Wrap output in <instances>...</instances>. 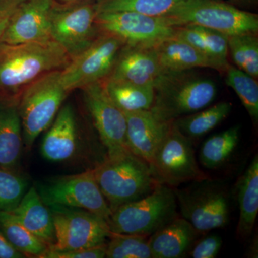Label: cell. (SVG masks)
I'll use <instances>...</instances> for the list:
<instances>
[{
  "label": "cell",
  "mask_w": 258,
  "mask_h": 258,
  "mask_svg": "<svg viewBox=\"0 0 258 258\" xmlns=\"http://www.w3.org/2000/svg\"><path fill=\"white\" fill-rule=\"evenodd\" d=\"M71 58L53 39L9 45L0 42V92L16 98L44 75L62 71Z\"/></svg>",
  "instance_id": "6da1fadb"
},
{
  "label": "cell",
  "mask_w": 258,
  "mask_h": 258,
  "mask_svg": "<svg viewBox=\"0 0 258 258\" xmlns=\"http://www.w3.org/2000/svg\"><path fill=\"white\" fill-rule=\"evenodd\" d=\"M150 111L159 119L170 123L210 106L217 96L216 84L192 70L162 71L154 85Z\"/></svg>",
  "instance_id": "7a4b0ae2"
},
{
  "label": "cell",
  "mask_w": 258,
  "mask_h": 258,
  "mask_svg": "<svg viewBox=\"0 0 258 258\" xmlns=\"http://www.w3.org/2000/svg\"><path fill=\"white\" fill-rule=\"evenodd\" d=\"M93 171L112 212L145 198L159 184L153 178L147 161L131 151L106 157Z\"/></svg>",
  "instance_id": "3957f363"
},
{
  "label": "cell",
  "mask_w": 258,
  "mask_h": 258,
  "mask_svg": "<svg viewBox=\"0 0 258 258\" xmlns=\"http://www.w3.org/2000/svg\"><path fill=\"white\" fill-rule=\"evenodd\" d=\"M174 188L157 184L152 192L112 212L108 222L112 233L149 236L178 217Z\"/></svg>",
  "instance_id": "277c9868"
},
{
  "label": "cell",
  "mask_w": 258,
  "mask_h": 258,
  "mask_svg": "<svg viewBox=\"0 0 258 258\" xmlns=\"http://www.w3.org/2000/svg\"><path fill=\"white\" fill-rule=\"evenodd\" d=\"M174 189L181 217L200 234L228 225L230 195L227 184L221 180L209 177Z\"/></svg>",
  "instance_id": "5b68a950"
},
{
  "label": "cell",
  "mask_w": 258,
  "mask_h": 258,
  "mask_svg": "<svg viewBox=\"0 0 258 258\" xmlns=\"http://www.w3.org/2000/svg\"><path fill=\"white\" fill-rule=\"evenodd\" d=\"M69 93L61 82V71L44 75L21 93L17 108L25 147L30 149L39 135L52 124Z\"/></svg>",
  "instance_id": "8992f818"
},
{
  "label": "cell",
  "mask_w": 258,
  "mask_h": 258,
  "mask_svg": "<svg viewBox=\"0 0 258 258\" xmlns=\"http://www.w3.org/2000/svg\"><path fill=\"white\" fill-rule=\"evenodd\" d=\"M162 17L171 26L198 25L227 36L258 30L257 15L221 0H184Z\"/></svg>",
  "instance_id": "52a82bcc"
},
{
  "label": "cell",
  "mask_w": 258,
  "mask_h": 258,
  "mask_svg": "<svg viewBox=\"0 0 258 258\" xmlns=\"http://www.w3.org/2000/svg\"><path fill=\"white\" fill-rule=\"evenodd\" d=\"M149 165L157 184L172 188L209 178L199 166L192 141L180 132L174 121Z\"/></svg>",
  "instance_id": "ba28073f"
},
{
  "label": "cell",
  "mask_w": 258,
  "mask_h": 258,
  "mask_svg": "<svg viewBox=\"0 0 258 258\" xmlns=\"http://www.w3.org/2000/svg\"><path fill=\"white\" fill-rule=\"evenodd\" d=\"M96 0L62 3L54 1L51 14V37L71 60L82 53L100 35L96 23Z\"/></svg>",
  "instance_id": "9c48e42d"
},
{
  "label": "cell",
  "mask_w": 258,
  "mask_h": 258,
  "mask_svg": "<svg viewBox=\"0 0 258 258\" xmlns=\"http://www.w3.org/2000/svg\"><path fill=\"white\" fill-rule=\"evenodd\" d=\"M36 189L47 206L81 209L101 217L107 223L109 221L112 211L98 186L93 169L55 178L37 185Z\"/></svg>",
  "instance_id": "30bf717a"
},
{
  "label": "cell",
  "mask_w": 258,
  "mask_h": 258,
  "mask_svg": "<svg viewBox=\"0 0 258 258\" xmlns=\"http://www.w3.org/2000/svg\"><path fill=\"white\" fill-rule=\"evenodd\" d=\"M55 227V243L48 250L71 251L106 243L111 232L101 217L81 210L60 205L47 206Z\"/></svg>",
  "instance_id": "8fae6325"
},
{
  "label": "cell",
  "mask_w": 258,
  "mask_h": 258,
  "mask_svg": "<svg viewBox=\"0 0 258 258\" xmlns=\"http://www.w3.org/2000/svg\"><path fill=\"white\" fill-rule=\"evenodd\" d=\"M124 42L113 34L102 32L82 53L61 71V82L69 93L104 81L109 76Z\"/></svg>",
  "instance_id": "7c38bea8"
},
{
  "label": "cell",
  "mask_w": 258,
  "mask_h": 258,
  "mask_svg": "<svg viewBox=\"0 0 258 258\" xmlns=\"http://www.w3.org/2000/svg\"><path fill=\"white\" fill-rule=\"evenodd\" d=\"M96 23L101 31L119 37L125 45L137 47H157L174 37L176 30L163 17L134 12L98 13Z\"/></svg>",
  "instance_id": "4fadbf2b"
},
{
  "label": "cell",
  "mask_w": 258,
  "mask_h": 258,
  "mask_svg": "<svg viewBox=\"0 0 258 258\" xmlns=\"http://www.w3.org/2000/svg\"><path fill=\"white\" fill-rule=\"evenodd\" d=\"M83 98L107 157L130 151L127 145L124 113L110 99L103 81L83 88Z\"/></svg>",
  "instance_id": "5bb4252c"
},
{
  "label": "cell",
  "mask_w": 258,
  "mask_h": 258,
  "mask_svg": "<svg viewBox=\"0 0 258 258\" xmlns=\"http://www.w3.org/2000/svg\"><path fill=\"white\" fill-rule=\"evenodd\" d=\"M53 0H23L10 19L1 43L9 45L43 41L51 37Z\"/></svg>",
  "instance_id": "9a60e30c"
},
{
  "label": "cell",
  "mask_w": 258,
  "mask_h": 258,
  "mask_svg": "<svg viewBox=\"0 0 258 258\" xmlns=\"http://www.w3.org/2000/svg\"><path fill=\"white\" fill-rule=\"evenodd\" d=\"M162 73L156 47L123 45L105 80L153 86Z\"/></svg>",
  "instance_id": "2e32d148"
},
{
  "label": "cell",
  "mask_w": 258,
  "mask_h": 258,
  "mask_svg": "<svg viewBox=\"0 0 258 258\" xmlns=\"http://www.w3.org/2000/svg\"><path fill=\"white\" fill-rule=\"evenodd\" d=\"M124 114L128 149L149 164L167 133L171 122L159 119L150 110Z\"/></svg>",
  "instance_id": "e0dca14e"
},
{
  "label": "cell",
  "mask_w": 258,
  "mask_h": 258,
  "mask_svg": "<svg viewBox=\"0 0 258 258\" xmlns=\"http://www.w3.org/2000/svg\"><path fill=\"white\" fill-rule=\"evenodd\" d=\"M201 235L185 219L176 217L149 236L148 241L152 258L186 257Z\"/></svg>",
  "instance_id": "ac0fdd59"
},
{
  "label": "cell",
  "mask_w": 258,
  "mask_h": 258,
  "mask_svg": "<svg viewBox=\"0 0 258 258\" xmlns=\"http://www.w3.org/2000/svg\"><path fill=\"white\" fill-rule=\"evenodd\" d=\"M78 146L76 117L71 105L60 108L55 121L44 137L42 157L50 161H63L74 157Z\"/></svg>",
  "instance_id": "d6986e66"
},
{
  "label": "cell",
  "mask_w": 258,
  "mask_h": 258,
  "mask_svg": "<svg viewBox=\"0 0 258 258\" xmlns=\"http://www.w3.org/2000/svg\"><path fill=\"white\" fill-rule=\"evenodd\" d=\"M10 212L25 228L49 247L55 244V227L52 214L35 186L25 192L18 206Z\"/></svg>",
  "instance_id": "ffe728a7"
},
{
  "label": "cell",
  "mask_w": 258,
  "mask_h": 258,
  "mask_svg": "<svg viewBox=\"0 0 258 258\" xmlns=\"http://www.w3.org/2000/svg\"><path fill=\"white\" fill-rule=\"evenodd\" d=\"M198 49L217 66V71H225L229 66L228 36L198 25L176 27L174 36Z\"/></svg>",
  "instance_id": "44dd1931"
},
{
  "label": "cell",
  "mask_w": 258,
  "mask_h": 258,
  "mask_svg": "<svg viewBox=\"0 0 258 258\" xmlns=\"http://www.w3.org/2000/svg\"><path fill=\"white\" fill-rule=\"evenodd\" d=\"M240 216L237 237L245 240L252 234L258 213V157L256 154L236 186Z\"/></svg>",
  "instance_id": "7402d4cb"
},
{
  "label": "cell",
  "mask_w": 258,
  "mask_h": 258,
  "mask_svg": "<svg viewBox=\"0 0 258 258\" xmlns=\"http://www.w3.org/2000/svg\"><path fill=\"white\" fill-rule=\"evenodd\" d=\"M156 49L162 71L178 72L198 68L217 71V66L198 49L175 37L161 42Z\"/></svg>",
  "instance_id": "603a6c76"
},
{
  "label": "cell",
  "mask_w": 258,
  "mask_h": 258,
  "mask_svg": "<svg viewBox=\"0 0 258 258\" xmlns=\"http://www.w3.org/2000/svg\"><path fill=\"white\" fill-rule=\"evenodd\" d=\"M23 130L17 106L0 111V167L11 170L18 164L23 145Z\"/></svg>",
  "instance_id": "cb8c5ba5"
},
{
  "label": "cell",
  "mask_w": 258,
  "mask_h": 258,
  "mask_svg": "<svg viewBox=\"0 0 258 258\" xmlns=\"http://www.w3.org/2000/svg\"><path fill=\"white\" fill-rule=\"evenodd\" d=\"M105 90L112 102L123 113L149 111L154 99L153 86L104 80Z\"/></svg>",
  "instance_id": "d4e9b609"
},
{
  "label": "cell",
  "mask_w": 258,
  "mask_h": 258,
  "mask_svg": "<svg viewBox=\"0 0 258 258\" xmlns=\"http://www.w3.org/2000/svg\"><path fill=\"white\" fill-rule=\"evenodd\" d=\"M232 103L220 102L191 114L184 115L174 120V124L186 137L198 139L220 124L230 114Z\"/></svg>",
  "instance_id": "484cf974"
},
{
  "label": "cell",
  "mask_w": 258,
  "mask_h": 258,
  "mask_svg": "<svg viewBox=\"0 0 258 258\" xmlns=\"http://www.w3.org/2000/svg\"><path fill=\"white\" fill-rule=\"evenodd\" d=\"M240 131L239 125L232 126L205 141L199 156L202 165L215 169L226 164L238 146Z\"/></svg>",
  "instance_id": "4316f807"
},
{
  "label": "cell",
  "mask_w": 258,
  "mask_h": 258,
  "mask_svg": "<svg viewBox=\"0 0 258 258\" xmlns=\"http://www.w3.org/2000/svg\"><path fill=\"white\" fill-rule=\"evenodd\" d=\"M0 230L25 255L43 258L48 251V245L25 228L12 212L0 210Z\"/></svg>",
  "instance_id": "83f0119b"
},
{
  "label": "cell",
  "mask_w": 258,
  "mask_h": 258,
  "mask_svg": "<svg viewBox=\"0 0 258 258\" xmlns=\"http://www.w3.org/2000/svg\"><path fill=\"white\" fill-rule=\"evenodd\" d=\"M184 0H96L98 13L134 12L149 16L162 17Z\"/></svg>",
  "instance_id": "f1b7e54d"
},
{
  "label": "cell",
  "mask_w": 258,
  "mask_h": 258,
  "mask_svg": "<svg viewBox=\"0 0 258 258\" xmlns=\"http://www.w3.org/2000/svg\"><path fill=\"white\" fill-rule=\"evenodd\" d=\"M257 32H244L228 36V52L237 69L257 79Z\"/></svg>",
  "instance_id": "f546056e"
},
{
  "label": "cell",
  "mask_w": 258,
  "mask_h": 258,
  "mask_svg": "<svg viewBox=\"0 0 258 258\" xmlns=\"http://www.w3.org/2000/svg\"><path fill=\"white\" fill-rule=\"evenodd\" d=\"M225 83L234 90L254 123L258 120L257 79L235 66L229 64L225 71Z\"/></svg>",
  "instance_id": "4dcf8cb0"
},
{
  "label": "cell",
  "mask_w": 258,
  "mask_h": 258,
  "mask_svg": "<svg viewBox=\"0 0 258 258\" xmlns=\"http://www.w3.org/2000/svg\"><path fill=\"white\" fill-rule=\"evenodd\" d=\"M107 244L106 257L152 258L148 237L112 233Z\"/></svg>",
  "instance_id": "1f68e13d"
},
{
  "label": "cell",
  "mask_w": 258,
  "mask_h": 258,
  "mask_svg": "<svg viewBox=\"0 0 258 258\" xmlns=\"http://www.w3.org/2000/svg\"><path fill=\"white\" fill-rule=\"evenodd\" d=\"M28 183L11 170L0 167V210L12 212L26 192Z\"/></svg>",
  "instance_id": "d6a6232c"
},
{
  "label": "cell",
  "mask_w": 258,
  "mask_h": 258,
  "mask_svg": "<svg viewBox=\"0 0 258 258\" xmlns=\"http://www.w3.org/2000/svg\"><path fill=\"white\" fill-rule=\"evenodd\" d=\"M222 238L217 234H209L194 243L189 255L193 258H215L221 250Z\"/></svg>",
  "instance_id": "836d02e7"
},
{
  "label": "cell",
  "mask_w": 258,
  "mask_h": 258,
  "mask_svg": "<svg viewBox=\"0 0 258 258\" xmlns=\"http://www.w3.org/2000/svg\"><path fill=\"white\" fill-rule=\"evenodd\" d=\"M106 248L107 244L105 243L89 248L64 252L48 250L43 258H103L106 257Z\"/></svg>",
  "instance_id": "e575fe53"
},
{
  "label": "cell",
  "mask_w": 258,
  "mask_h": 258,
  "mask_svg": "<svg viewBox=\"0 0 258 258\" xmlns=\"http://www.w3.org/2000/svg\"><path fill=\"white\" fill-rule=\"evenodd\" d=\"M23 0H9L4 4L0 5V39L3 36L10 19Z\"/></svg>",
  "instance_id": "d590c367"
},
{
  "label": "cell",
  "mask_w": 258,
  "mask_h": 258,
  "mask_svg": "<svg viewBox=\"0 0 258 258\" xmlns=\"http://www.w3.org/2000/svg\"><path fill=\"white\" fill-rule=\"evenodd\" d=\"M25 254L20 252L10 243L4 233L0 230V258H22Z\"/></svg>",
  "instance_id": "8d00e7d4"
},
{
  "label": "cell",
  "mask_w": 258,
  "mask_h": 258,
  "mask_svg": "<svg viewBox=\"0 0 258 258\" xmlns=\"http://www.w3.org/2000/svg\"><path fill=\"white\" fill-rule=\"evenodd\" d=\"M56 3H62V4H66V3H78V2L86 1V0H53Z\"/></svg>",
  "instance_id": "74e56055"
},
{
  "label": "cell",
  "mask_w": 258,
  "mask_h": 258,
  "mask_svg": "<svg viewBox=\"0 0 258 258\" xmlns=\"http://www.w3.org/2000/svg\"><path fill=\"white\" fill-rule=\"evenodd\" d=\"M9 1V0H0V5L4 4L6 2Z\"/></svg>",
  "instance_id": "f35d334b"
},
{
  "label": "cell",
  "mask_w": 258,
  "mask_h": 258,
  "mask_svg": "<svg viewBox=\"0 0 258 258\" xmlns=\"http://www.w3.org/2000/svg\"><path fill=\"white\" fill-rule=\"evenodd\" d=\"M237 1H240V0H237Z\"/></svg>",
  "instance_id": "ab89813d"
}]
</instances>
